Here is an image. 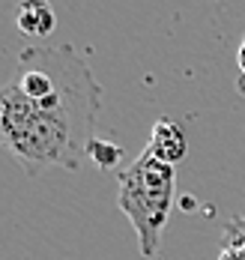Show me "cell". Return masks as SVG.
<instances>
[{"mask_svg": "<svg viewBox=\"0 0 245 260\" xmlns=\"http://www.w3.org/2000/svg\"><path fill=\"white\" fill-rule=\"evenodd\" d=\"M236 63H239V72H242V81H245V36L239 42V51H236Z\"/></svg>", "mask_w": 245, "mask_h": 260, "instance_id": "6", "label": "cell"}, {"mask_svg": "<svg viewBox=\"0 0 245 260\" xmlns=\"http://www.w3.org/2000/svg\"><path fill=\"white\" fill-rule=\"evenodd\" d=\"M93 141V117L48 111L21 96L12 81L0 84V147L27 177H39L48 168L78 171Z\"/></svg>", "mask_w": 245, "mask_h": 260, "instance_id": "1", "label": "cell"}, {"mask_svg": "<svg viewBox=\"0 0 245 260\" xmlns=\"http://www.w3.org/2000/svg\"><path fill=\"white\" fill-rule=\"evenodd\" d=\"M144 150H147L153 158H159V161H164V165L177 168V165L186 158V153H189L186 129H183L177 120L162 117V120H156V123H153L150 141H147V147H144Z\"/></svg>", "mask_w": 245, "mask_h": 260, "instance_id": "3", "label": "cell"}, {"mask_svg": "<svg viewBox=\"0 0 245 260\" xmlns=\"http://www.w3.org/2000/svg\"><path fill=\"white\" fill-rule=\"evenodd\" d=\"M15 24H18L21 33H27V36H33V39H45L48 33H54L57 15H54V9H51L48 3H24V6L18 9Z\"/></svg>", "mask_w": 245, "mask_h": 260, "instance_id": "4", "label": "cell"}, {"mask_svg": "<svg viewBox=\"0 0 245 260\" xmlns=\"http://www.w3.org/2000/svg\"><path fill=\"white\" fill-rule=\"evenodd\" d=\"M117 207L135 228L137 248L144 257H156L170 209L177 201V168L153 158L147 150L120 171Z\"/></svg>", "mask_w": 245, "mask_h": 260, "instance_id": "2", "label": "cell"}, {"mask_svg": "<svg viewBox=\"0 0 245 260\" xmlns=\"http://www.w3.org/2000/svg\"><path fill=\"white\" fill-rule=\"evenodd\" d=\"M87 158L96 165V168H102V171H114V168H120V161H123V150L117 147V144H111V141H93L90 144V150H87Z\"/></svg>", "mask_w": 245, "mask_h": 260, "instance_id": "5", "label": "cell"}]
</instances>
